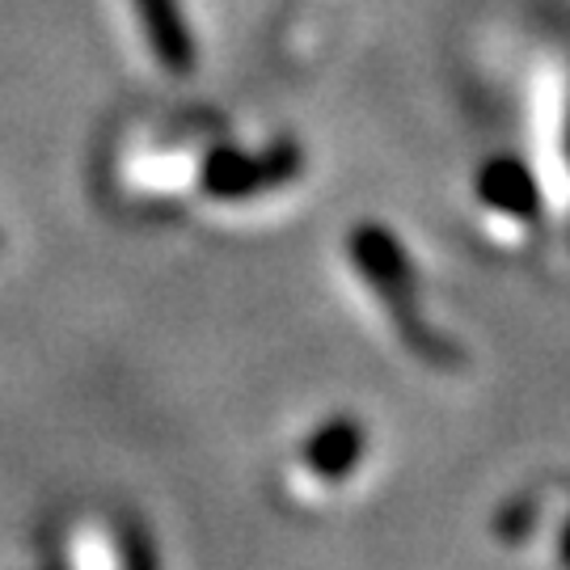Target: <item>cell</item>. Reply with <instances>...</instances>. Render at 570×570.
<instances>
[{"mask_svg": "<svg viewBox=\"0 0 570 570\" xmlns=\"http://www.w3.org/2000/svg\"><path fill=\"white\" fill-rule=\"evenodd\" d=\"M364 456V431L360 428H326L317 431V440L301 452L296 473H301V487H338L351 478V465H360Z\"/></svg>", "mask_w": 570, "mask_h": 570, "instance_id": "obj_1", "label": "cell"}]
</instances>
